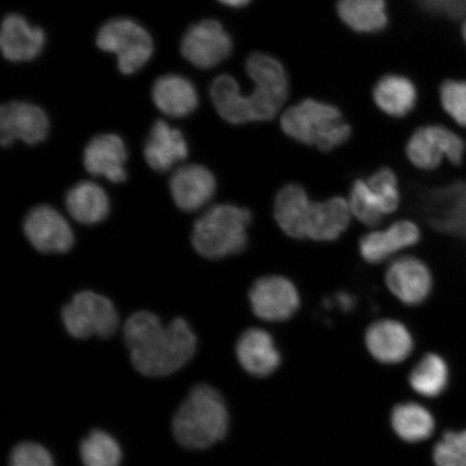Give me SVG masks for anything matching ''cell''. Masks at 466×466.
Instances as JSON below:
<instances>
[{
    "mask_svg": "<svg viewBox=\"0 0 466 466\" xmlns=\"http://www.w3.org/2000/svg\"><path fill=\"white\" fill-rule=\"evenodd\" d=\"M124 336L134 369L145 377L170 376L187 365L197 351V336L180 318L163 326L155 313L137 312L127 319Z\"/></svg>",
    "mask_w": 466,
    "mask_h": 466,
    "instance_id": "6da1fadb",
    "label": "cell"
},
{
    "mask_svg": "<svg viewBox=\"0 0 466 466\" xmlns=\"http://www.w3.org/2000/svg\"><path fill=\"white\" fill-rule=\"evenodd\" d=\"M229 427V413L223 396L208 384H197L175 412V441L192 451L208 450L223 440Z\"/></svg>",
    "mask_w": 466,
    "mask_h": 466,
    "instance_id": "7a4b0ae2",
    "label": "cell"
},
{
    "mask_svg": "<svg viewBox=\"0 0 466 466\" xmlns=\"http://www.w3.org/2000/svg\"><path fill=\"white\" fill-rule=\"evenodd\" d=\"M250 221L252 214L248 208L218 204L196 221L192 246L208 259H221L241 253L248 246Z\"/></svg>",
    "mask_w": 466,
    "mask_h": 466,
    "instance_id": "3957f363",
    "label": "cell"
},
{
    "mask_svg": "<svg viewBox=\"0 0 466 466\" xmlns=\"http://www.w3.org/2000/svg\"><path fill=\"white\" fill-rule=\"evenodd\" d=\"M281 127L295 141L328 153L345 144L351 137V127L333 105L305 100L285 110Z\"/></svg>",
    "mask_w": 466,
    "mask_h": 466,
    "instance_id": "277c9868",
    "label": "cell"
},
{
    "mask_svg": "<svg viewBox=\"0 0 466 466\" xmlns=\"http://www.w3.org/2000/svg\"><path fill=\"white\" fill-rule=\"evenodd\" d=\"M450 167V178L423 192L422 213L435 235L466 242V174Z\"/></svg>",
    "mask_w": 466,
    "mask_h": 466,
    "instance_id": "5b68a950",
    "label": "cell"
},
{
    "mask_svg": "<svg viewBox=\"0 0 466 466\" xmlns=\"http://www.w3.org/2000/svg\"><path fill=\"white\" fill-rule=\"evenodd\" d=\"M466 141L461 131L444 125L418 127L406 145V155L413 167L432 173L445 165L462 166Z\"/></svg>",
    "mask_w": 466,
    "mask_h": 466,
    "instance_id": "8992f818",
    "label": "cell"
},
{
    "mask_svg": "<svg viewBox=\"0 0 466 466\" xmlns=\"http://www.w3.org/2000/svg\"><path fill=\"white\" fill-rule=\"evenodd\" d=\"M98 48L116 56L119 71L132 75L143 68L154 54V40L147 29L127 17H116L100 28Z\"/></svg>",
    "mask_w": 466,
    "mask_h": 466,
    "instance_id": "52a82bcc",
    "label": "cell"
},
{
    "mask_svg": "<svg viewBox=\"0 0 466 466\" xmlns=\"http://www.w3.org/2000/svg\"><path fill=\"white\" fill-rule=\"evenodd\" d=\"M62 319L67 333L78 339L92 336L108 338L119 326L118 312L113 302L89 290L74 296L63 308Z\"/></svg>",
    "mask_w": 466,
    "mask_h": 466,
    "instance_id": "ba28073f",
    "label": "cell"
},
{
    "mask_svg": "<svg viewBox=\"0 0 466 466\" xmlns=\"http://www.w3.org/2000/svg\"><path fill=\"white\" fill-rule=\"evenodd\" d=\"M386 283L390 291L404 305L418 307L432 299L435 276L428 262L416 256H405L389 266Z\"/></svg>",
    "mask_w": 466,
    "mask_h": 466,
    "instance_id": "9c48e42d",
    "label": "cell"
},
{
    "mask_svg": "<svg viewBox=\"0 0 466 466\" xmlns=\"http://www.w3.org/2000/svg\"><path fill=\"white\" fill-rule=\"evenodd\" d=\"M232 48L229 33L215 20H203L191 25L180 45L186 60L202 69L219 66L229 57Z\"/></svg>",
    "mask_w": 466,
    "mask_h": 466,
    "instance_id": "30bf717a",
    "label": "cell"
},
{
    "mask_svg": "<svg viewBox=\"0 0 466 466\" xmlns=\"http://www.w3.org/2000/svg\"><path fill=\"white\" fill-rule=\"evenodd\" d=\"M248 297L255 316L267 322H284L293 318L301 304L296 285L281 276L258 279Z\"/></svg>",
    "mask_w": 466,
    "mask_h": 466,
    "instance_id": "8fae6325",
    "label": "cell"
},
{
    "mask_svg": "<svg viewBox=\"0 0 466 466\" xmlns=\"http://www.w3.org/2000/svg\"><path fill=\"white\" fill-rule=\"evenodd\" d=\"M50 129L48 116L37 105L15 101L0 109V142L3 146L22 141L36 145L45 141Z\"/></svg>",
    "mask_w": 466,
    "mask_h": 466,
    "instance_id": "7c38bea8",
    "label": "cell"
},
{
    "mask_svg": "<svg viewBox=\"0 0 466 466\" xmlns=\"http://www.w3.org/2000/svg\"><path fill=\"white\" fill-rule=\"evenodd\" d=\"M25 232L32 246L42 253H66L75 241L67 220L48 206L35 208L27 214Z\"/></svg>",
    "mask_w": 466,
    "mask_h": 466,
    "instance_id": "4fadbf2b",
    "label": "cell"
},
{
    "mask_svg": "<svg viewBox=\"0 0 466 466\" xmlns=\"http://www.w3.org/2000/svg\"><path fill=\"white\" fill-rule=\"evenodd\" d=\"M422 240L420 227L411 220L396 221L388 229L369 233L360 238V254L369 264H380L405 248Z\"/></svg>",
    "mask_w": 466,
    "mask_h": 466,
    "instance_id": "5bb4252c",
    "label": "cell"
},
{
    "mask_svg": "<svg viewBox=\"0 0 466 466\" xmlns=\"http://www.w3.org/2000/svg\"><path fill=\"white\" fill-rule=\"evenodd\" d=\"M46 45L43 28L34 26L25 16L11 14L5 17L0 32V48L5 60L29 62L42 55Z\"/></svg>",
    "mask_w": 466,
    "mask_h": 466,
    "instance_id": "9a60e30c",
    "label": "cell"
},
{
    "mask_svg": "<svg viewBox=\"0 0 466 466\" xmlns=\"http://www.w3.org/2000/svg\"><path fill=\"white\" fill-rule=\"evenodd\" d=\"M127 158L124 139L113 133L101 134L86 145L84 165L93 177H103L110 182L121 183L127 178Z\"/></svg>",
    "mask_w": 466,
    "mask_h": 466,
    "instance_id": "2e32d148",
    "label": "cell"
},
{
    "mask_svg": "<svg viewBox=\"0 0 466 466\" xmlns=\"http://www.w3.org/2000/svg\"><path fill=\"white\" fill-rule=\"evenodd\" d=\"M170 188L174 202L182 211L195 212L212 199L217 179L206 167L183 166L173 173Z\"/></svg>",
    "mask_w": 466,
    "mask_h": 466,
    "instance_id": "e0dca14e",
    "label": "cell"
},
{
    "mask_svg": "<svg viewBox=\"0 0 466 466\" xmlns=\"http://www.w3.org/2000/svg\"><path fill=\"white\" fill-rule=\"evenodd\" d=\"M366 347L379 362L399 364L412 352L413 339L403 323L395 319H380L366 331Z\"/></svg>",
    "mask_w": 466,
    "mask_h": 466,
    "instance_id": "ac0fdd59",
    "label": "cell"
},
{
    "mask_svg": "<svg viewBox=\"0 0 466 466\" xmlns=\"http://www.w3.org/2000/svg\"><path fill=\"white\" fill-rule=\"evenodd\" d=\"M237 358L243 370L256 377H266L276 371L281 363L275 340L268 331L250 329L237 343Z\"/></svg>",
    "mask_w": 466,
    "mask_h": 466,
    "instance_id": "d6986e66",
    "label": "cell"
},
{
    "mask_svg": "<svg viewBox=\"0 0 466 466\" xmlns=\"http://www.w3.org/2000/svg\"><path fill=\"white\" fill-rule=\"evenodd\" d=\"M148 166L155 171L167 172L188 156V145L178 129L166 121H157L144 147Z\"/></svg>",
    "mask_w": 466,
    "mask_h": 466,
    "instance_id": "ffe728a7",
    "label": "cell"
},
{
    "mask_svg": "<svg viewBox=\"0 0 466 466\" xmlns=\"http://www.w3.org/2000/svg\"><path fill=\"white\" fill-rule=\"evenodd\" d=\"M349 201L334 197L312 202L307 224V238L317 242H333L346 232L351 219Z\"/></svg>",
    "mask_w": 466,
    "mask_h": 466,
    "instance_id": "44dd1931",
    "label": "cell"
},
{
    "mask_svg": "<svg viewBox=\"0 0 466 466\" xmlns=\"http://www.w3.org/2000/svg\"><path fill=\"white\" fill-rule=\"evenodd\" d=\"M151 96L160 112L171 118H184L199 105L195 85L180 75L168 74L157 79Z\"/></svg>",
    "mask_w": 466,
    "mask_h": 466,
    "instance_id": "7402d4cb",
    "label": "cell"
},
{
    "mask_svg": "<svg viewBox=\"0 0 466 466\" xmlns=\"http://www.w3.org/2000/svg\"><path fill=\"white\" fill-rule=\"evenodd\" d=\"M312 201L299 184H288L279 190L275 200V218L279 228L297 240L307 238V224Z\"/></svg>",
    "mask_w": 466,
    "mask_h": 466,
    "instance_id": "603a6c76",
    "label": "cell"
},
{
    "mask_svg": "<svg viewBox=\"0 0 466 466\" xmlns=\"http://www.w3.org/2000/svg\"><path fill=\"white\" fill-rule=\"evenodd\" d=\"M66 208L69 215L78 223L95 225L106 218L109 199L100 186L84 180L68 190Z\"/></svg>",
    "mask_w": 466,
    "mask_h": 466,
    "instance_id": "cb8c5ba5",
    "label": "cell"
},
{
    "mask_svg": "<svg viewBox=\"0 0 466 466\" xmlns=\"http://www.w3.org/2000/svg\"><path fill=\"white\" fill-rule=\"evenodd\" d=\"M374 100L384 114L403 118L416 106V86L403 76H384L375 86Z\"/></svg>",
    "mask_w": 466,
    "mask_h": 466,
    "instance_id": "d4e9b609",
    "label": "cell"
},
{
    "mask_svg": "<svg viewBox=\"0 0 466 466\" xmlns=\"http://www.w3.org/2000/svg\"><path fill=\"white\" fill-rule=\"evenodd\" d=\"M209 93L218 113L229 124L243 125L253 121L248 95H243L232 76H218L213 81Z\"/></svg>",
    "mask_w": 466,
    "mask_h": 466,
    "instance_id": "484cf974",
    "label": "cell"
},
{
    "mask_svg": "<svg viewBox=\"0 0 466 466\" xmlns=\"http://www.w3.org/2000/svg\"><path fill=\"white\" fill-rule=\"evenodd\" d=\"M338 15L353 31L377 33L388 25L384 0H339Z\"/></svg>",
    "mask_w": 466,
    "mask_h": 466,
    "instance_id": "4316f807",
    "label": "cell"
},
{
    "mask_svg": "<svg viewBox=\"0 0 466 466\" xmlns=\"http://www.w3.org/2000/svg\"><path fill=\"white\" fill-rule=\"evenodd\" d=\"M392 425L401 440L410 442L427 440L434 431L432 415L423 406L415 403L396 406L392 412Z\"/></svg>",
    "mask_w": 466,
    "mask_h": 466,
    "instance_id": "83f0119b",
    "label": "cell"
},
{
    "mask_svg": "<svg viewBox=\"0 0 466 466\" xmlns=\"http://www.w3.org/2000/svg\"><path fill=\"white\" fill-rule=\"evenodd\" d=\"M84 466H120L122 450L119 442L106 431L93 430L79 445Z\"/></svg>",
    "mask_w": 466,
    "mask_h": 466,
    "instance_id": "f1b7e54d",
    "label": "cell"
},
{
    "mask_svg": "<svg viewBox=\"0 0 466 466\" xmlns=\"http://www.w3.org/2000/svg\"><path fill=\"white\" fill-rule=\"evenodd\" d=\"M410 381L413 390L427 398L444 391L448 382V366L440 355L428 353L413 369Z\"/></svg>",
    "mask_w": 466,
    "mask_h": 466,
    "instance_id": "f546056e",
    "label": "cell"
},
{
    "mask_svg": "<svg viewBox=\"0 0 466 466\" xmlns=\"http://www.w3.org/2000/svg\"><path fill=\"white\" fill-rule=\"evenodd\" d=\"M349 206L354 218L366 226L376 227L384 218L380 204L367 180H354L350 191Z\"/></svg>",
    "mask_w": 466,
    "mask_h": 466,
    "instance_id": "4dcf8cb0",
    "label": "cell"
},
{
    "mask_svg": "<svg viewBox=\"0 0 466 466\" xmlns=\"http://www.w3.org/2000/svg\"><path fill=\"white\" fill-rule=\"evenodd\" d=\"M367 184L374 192L384 215L392 214L399 208L400 201L399 180L391 168H379L367 179Z\"/></svg>",
    "mask_w": 466,
    "mask_h": 466,
    "instance_id": "1f68e13d",
    "label": "cell"
},
{
    "mask_svg": "<svg viewBox=\"0 0 466 466\" xmlns=\"http://www.w3.org/2000/svg\"><path fill=\"white\" fill-rule=\"evenodd\" d=\"M440 100L453 125L466 130V80H447L441 86Z\"/></svg>",
    "mask_w": 466,
    "mask_h": 466,
    "instance_id": "d6a6232c",
    "label": "cell"
},
{
    "mask_svg": "<svg viewBox=\"0 0 466 466\" xmlns=\"http://www.w3.org/2000/svg\"><path fill=\"white\" fill-rule=\"evenodd\" d=\"M437 466H466V431L448 432L435 446Z\"/></svg>",
    "mask_w": 466,
    "mask_h": 466,
    "instance_id": "836d02e7",
    "label": "cell"
},
{
    "mask_svg": "<svg viewBox=\"0 0 466 466\" xmlns=\"http://www.w3.org/2000/svg\"><path fill=\"white\" fill-rule=\"evenodd\" d=\"M9 466H56L54 457L43 445L35 441H22L9 456Z\"/></svg>",
    "mask_w": 466,
    "mask_h": 466,
    "instance_id": "e575fe53",
    "label": "cell"
},
{
    "mask_svg": "<svg viewBox=\"0 0 466 466\" xmlns=\"http://www.w3.org/2000/svg\"><path fill=\"white\" fill-rule=\"evenodd\" d=\"M334 304L339 307L343 312H349L352 311L355 305H357V299L348 291H339L333 299L325 300V305L329 308Z\"/></svg>",
    "mask_w": 466,
    "mask_h": 466,
    "instance_id": "d590c367",
    "label": "cell"
},
{
    "mask_svg": "<svg viewBox=\"0 0 466 466\" xmlns=\"http://www.w3.org/2000/svg\"><path fill=\"white\" fill-rule=\"evenodd\" d=\"M219 3L231 8H241L250 3V0H218Z\"/></svg>",
    "mask_w": 466,
    "mask_h": 466,
    "instance_id": "8d00e7d4",
    "label": "cell"
},
{
    "mask_svg": "<svg viewBox=\"0 0 466 466\" xmlns=\"http://www.w3.org/2000/svg\"><path fill=\"white\" fill-rule=\"evenodd\" d=\"M462 37H463L464 43L466 45V17H465V20H464L463 25H462Z\"/></svg>",
    "mask_w": 466,
    "mask_h": 466,
    "instance_id": "74e56055",
    "label": "cell"
}]
</instances>
